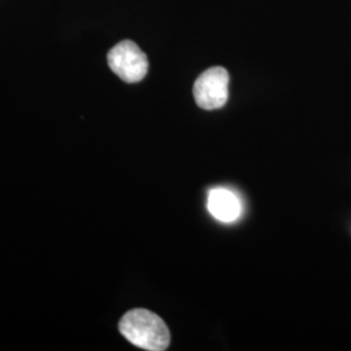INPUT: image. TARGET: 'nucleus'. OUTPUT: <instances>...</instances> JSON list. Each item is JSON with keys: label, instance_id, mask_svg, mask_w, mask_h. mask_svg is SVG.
<instances>
[{"label": "nucleus", "instance_id": "1", "mask_svg": "<svg viewBox=\"0 0 351 351\" xmlns=\"http://www.w3.org/2000/svg\"><path fill=\"white\" fill-rule=\"evenodd\" d=\"M119 329L130 343L145 350H167L171 343V333L163 319L145 308L126 313Z\"/></svg>", "mask_w": 351, "mask_h": 351}, {"label": "nucleus", "instance_id": "2", "mask_svg": "<svg viewBox=\"0 0 351 351\" xmlns=\"http://www.w3.org/2000/svg\"><path fill=\"white\" fill-rule=\"evenodd\" d=\"M107 62L114 75L126 84H137L149 72V60L133 40H121L108 52Z\"/></svg>", "mask_w": 351, "mask_h": 351}, {"label": "nucleus", "instance_id": "3", "mask_svg": "<svg viewBox=\"0 0 351 351\" xmlns=\"http://www.w3.org/2000/svg\"><path fill=\"white\" fill-rule=\"evenodd\" d=\"M195 103L207 111L219 110L229 98V73L223 66H213L203 72L194 84Z\"/></svg>", "mask_w": 351, "mask_h": 351}, {"label": "nucleus", "instance_id": "4", "mask_svg": "<svg viewBox=\"0 0 351 351\" xmlns=\"http://www.w3.org/2000/svg\"><path fill=\"white\" fill-rule=\"evenodd\" d=\"M207 208L213 217L221 223H233L242 213V202L232 190L215 188L210 190Z\"/></svg>", "mask_w": 351, "mask_h": 351}]
</instances>
